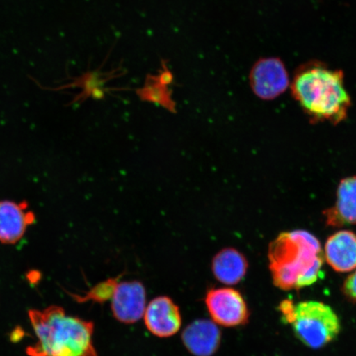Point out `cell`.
Returning <instances> with one entry per match:
<instances>
[{
  "label": "cell",
  "mask_w": 356,
  "mask_h": 356,
  "mask_svg": "<svg viewBox=\"0 0 356 356\" xmlns=\"http://www.w3.org/2000/svg\"><path fill=\"white\" fill-rule=\"evenodd\" d=\"M291 88L293 99L312 122L337 124L347 118L351 99L341 70L323 62H309L296 70Z\"/></svg>",
  "instance_id": "6da1fadb"
},
{
  "label": "cell",
  "mask_w": 356,
  "mask_h": 356,
  "mask_svg": "<svg viewBox=\"0 0 356 356\" xmlns=\"http://www.w3.org/2000/svg\"><path fill=\"white\" fill-rule=\"evenodd\" d=\"M269 266L275 286L283 291L300 289L317 282L324 254L321 243L306 230L283 232L270 243Z\"/></svg>",
  "instance_id": "7a4b0ae2"
},
{
  "label": "cell",
  "mask_w": 356,
  "mask_h": 356,
  "mask_svg": "<svg viewBox=\"0 0 356 356\" xmlns=\"http://www.w3.org/2000/svg\"><path fill=\"white\" fill-rule=\"evenodd\" d=\"M29 316L38 338L26 348L29 356H97L92 322L67 315L59 306L30 310Z\"/></svg>",
  "instance_id": "3957f363"
},
{
  "label": "cell",
  "mask_w": 356,
  "mask_h": 356,
  "mask_svg": "<svg viewBox=\"0 0 356 356\" xmlns=\"http://www.w3.org/2000/svg\"><path fill=\"white\" fill-rule=\"evenodd\" d=\"M284 321L291 324L302 343L312 349H321L336 339L341 322L330 306L309 300L293 302L284 300L279 306Z\"/></svg>",
  "instance_id": "277c9868"
},
{
  "label": "cell",
  "mask_w": 356,
  "mask_h": 356,
  "mask_svg": "<svg viewBox=\"0 0 356 356\" xmlns=\"http://www.w3.org/2000/svg\"><path fill=\"white\" fill-rule=\"evenodd\" d=\"M249 83L257 97L270 101L286 92L291 81L283 60L271 56L255 62L249 74Z\"/></svg>",
  "instance_id": "5b68a950"
},
{
  "label": "cell",
  "mask_w": 356,
  "mask_h": 356,
  "mask_svg": "<svg viewBox=\"0 0 356 356\" xmlns=\"http://www.w3.org/2000/svg\"><path fill=\"white\" fill-rule=\"evenodd\" d=\"M206 305L212 321L225 327L248 323L249 310L241 293L233 288H213L207 293Z\"/></svg>",
  "instance_id": "8992f818"
},
{
  "label": "cell",
  "mask_w": 356,
  "mask_h": 356,
  "mask_svg": "<svg viewBox=\"0 0 356 356\" xmlns=\"http://www.w3.org/2000/svg\"><path fill=\"white\" fill-rule=\"evenodd\" d=\"M111 300V311L120 323H136L144 317L146 291L141 282L136 280L118 282Z\"/></svg>",
  "instance_id": "52a82bcc"
},
{
  "label": "cell",
  "mask_w": 356,
  "mask_h": 356,
  "mask_svg": "<svg viewBox=\"0 0 356 356\" xmlns=\"http://www.w3.org/2000/svg\"><path fill=\"white\" fill-rule=\"evenodd\" d=\"M144 320L147 329L160 338L176 335L182 323L179 307L168 296L156 297L151 301L146 306Z\"/></svg>",
  "instance_id": "ba28073f"
},
{
  "label": "cell",
  "mask_w": 356,
  "mask_h": 356,
  "mask_svg": "<svg viewBox=\"0 0 356 356\" xmlns=\"http://www.w3.org/2000/svg\"><path fill=\"white\" fill-rule=\"evenodd\" d=\"M34 220V213L29 210L28 203L2 200L0 202V243L19 242Z\"/></svg>",
  "instance_id": "9c48e42d"
},
{
  "label": "cell",
  "mask_w": 356,
  "mask_h": 356,
  "mask_svg": "<svg viewBox=\"0 0 356 356\" xmlns=\"http://www.w3.org/2000/svg\"><path fill=\"white\" fill-rule=\"evenodd\" d=\"M181 339L191 355L212 356L219 349L221 332L216 323L210 320L200 319L185 328Z\"/></svg>",
  "instance_id": "30bf717a"
},
{
  "label": "cell",
  "mask_w": 356,
  "mask_h": 356,
  "mask_svg": "<svg viewBox=\"0 0 356 356\" xmlns=\"http://www.w3.org/2000/svg\"><path fill=\"white\" fill-rule=\"evenodd\" d=\"M324 258L337 273H351L356 269V234L341 230L327 240Z\"/></svg>",
  "instance_id": "8fae6325"
},
{
  "label": "cell",
  "mask_w": 356,
  "mask_h": 356,
  "mask_svg": "<svg viewBox=\"0 0 356 356\" xmlns=\"http://www.w3.org/2000/svg\"><path fill=\"white\" fill-rule=\"evenodd\" d=\"M323 216L326 224L334 228L356 225V176L341 181L335 206L324 211Z\"/></svg>",
  "instance_id": "7c38bea8"
},
{
  "label": "cell",
  "mask_w": 356,
  "mask_h": 356,
  "mask_svg": "<svg viewBox=\"0 0 356 356\" xmlns=\"http://www.w3.org/2000/svg\"><path fill=\"white\" fill-rule=\"evenodd\" d=\"M248 262L241 252L225 248L217 253L212 261V271L218 282L227 286L241 282L247 274Z\"/></svg>",
  "instance_id": "4fadbf2b"
},
{
  "label": "cell",
  "mask_w": 356,
  "mask_h": 356,
  "mask_svg": "<svg viewBox=\"0 0 356 356\" xmlns=\"http://www.w3.org/2000/svg\"><path fill=\"white\" fill-rule=\"evenodd\" d=\"M118 279H110L105 282L97 284L91 289L86 296L75 297L78 302H86L92 300L97 302H104L111 300L113 296L115 286H117Z\"/></svg>",
  "instance_id": "5bb4252c"
},
{
  "label": "cell",
  "mask_w": 356,
  "mask_h": 356,
  "mask_svg": "<svg viewBox=\"0 0 356 356\" xmlns=\"http://www.w3.org/2000/svg\"><path fill=\"white\" fill-rule=\"evenodd\" d=\"M343 293L349 300L356 301V269L345 280Z\"/></svg>",
  "instance_id": "9a60e30c"
}]
</instances>
